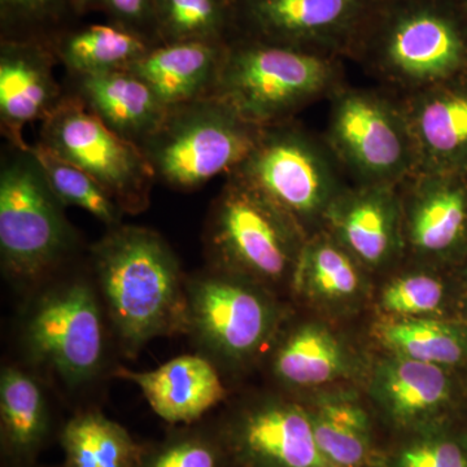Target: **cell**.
I'll use <instances>...</instances> for the list:
<instances>
[{"label":"cell","mask_w":467,"mask_h":467,"mask_svg":"<svg viewBox=\"0 0 467 467\" xmlns=\"http://www.w3.org/2000/svg\"><path fill=\"white\" fill-rule=\"evenodd\" d=\"M36 143L91 175L125 214L149 208L155 173L138 144L119 137L67 91L47 119Z\"/></svg>","instance_id":"30bf717a"},{"label":"cell","mask_w":467,"mask_h":467,"mask_svg":"<svg viewBox=\"0 0 467 467\" xmlns=\"http://www.w3.org/2000/svg\"><path fill=\"white\" fill-rule=\"evenodd\" d=\"M352 355L342 340L319 324L292 328L275 347L272 370L288 389H317L348 377Z\"/></svg>","instance_id":"44dd1931"},{"label":"cell","mask_w":467,"mask_h":467,"mask_svg":"<svg viewBox=\"0 0 467 467\" xmlns=\"http://www.w3.org/2000/svg\"><path fill=\"white\" fill-rule=\"evenodd\" d=\"M85 14V0H0V33L2 38L50 39Z\"/></svg>","instance_id":"4dcf8cb0"},{"label":"cell","mask_w":467,"mask_h":467,"mask_svg":"<svg viewBox=\"0 0 467 467\" xmlns=\"http://www.w3.org/2000/svg\"><path fill=\"white\" fill-rule=\"evenodd\" d=\"M453 2L456 3L457 7L460 8V11L462 12L463 16L467 20V0H453Z\"/></svg>","instance_id":"d590c367"},{"label":"cell","mask_w":467,"mask_h":467,"mask_svg":"<svg viewBox=\"0 0 467 467\" xmlns=\"http://www.w3.org/2000/svg\"><path fill=\"white\" fill-rule=\"evenodd\" d=\"M113 376L134 383L169 423H192L226 398L216 367L204 356H180L149 371L117 368Z\"/></svg>","instance_id":"e0dca14e"},{"label":"cell","mask_w":467,"mask_h":467,"mask_svg":"<svg viewBox=\"0 0 467 467\" xmlns=\"http://www.w3.org/2000/svg\"><path fill=\"white\" fill-rule=\"evenodd\" d=\"M347 60L409 97L467 76V20L453 0H382Z\"/></svg>","instance_id":"7a4b0ae2"},{"label":"cell","mask_w":467,"mask_h":467,"mask_svg":"<svg viewBox=\"0 0 467 467\" xmlns=\"http://www.w3.org/2000/svg\"><path fill=\"white\" fill-rule=\"evenodd\" d=\"M337 239L368 272H379L405 259L399 186L347 184L325 220Z\"/></svg>","instance_id":"5bb4252c"},{"label":"cell","mask_w":467,"mask_h":467,"mask_svg":"<svg viewBox=\"0 0 467 467\" xmlns=\"http://www.w3.org/2000/svg\"><path fill=\"white\" fill-rule=\"evenodd\" d=\"M306 239L265 193L234 173L212 202L202 235L209 267L267 290L291 284Z\"/></svg>","instance_id":"277c9868"},{"label":"cell","mask_w":467,"mask_h":467,"mask_svg":"<svg viewBox=\"0 0 467 467\" xmlns=\"http://www.w3.org/2000/svg\"><path fill=\"white\" fill-rule=\"evenodd\" d=\"M243 451L265 467H330L313 430L308 410L284 401L264 402L243 417Z\"/></svg>","instance_id":"d6986e66"},{"label":"cell","mask_w":467,"mask_h":467,"mask_svg":"<svg viewBox=\"0 0 467 467\" xmlns=\"http://www.w3.org/2000/svg\"><path fill=\"white\" fill-rule=\"evenodd\" d=\"M69 77L128 69L158 43L116 24L72 26L48 39Z\"/></svg>","instance_id":"603a6c76"},{"label":"cell","mask_w":467,"mask_h":467,"mask_svg":"<svg viewBox=\"0 0 467 467\" xmlns=\"http://www.w3.org/2000/svg\"><path fill=\"white\" fill-rule=\"evenodd\" d=\"M64 208L30 144H7L0 161V259L9 279L39 284L73 254L78 235Z\"/></svg>","instance_id":"5b68a950"},{"label":"cell","mask_w":467,"mask_h":467,"mask_svg":"<svg viewBox=\"0 0 467 467\" xmlns=\"http://www.w3.org/2000/svg\"><path fill=\"white\" fill-rule=\"evenodd\" d=\"M260 130L211 95L169 107L140 150L156 182L175 192H192L212 178L235 171L254 149Z\"/></svg>","instance_id":"8992f818"},{"label":"cell","mask_w":467,"mask_h":467,"mask_svg":"<svg viewBox=\"0 0 467 467\" xmlns=\"http://www.w3.org/2000/svg\"><path fill=\"white\" fill-rule=\"evenodd\" d=\"M410 261L414 266L393 276L380 295V306L391 317H429L444 300L441 279L430 265Z\"/></svg>","instance_id":"1f68e13d"},{"label":"cell","mask_w":467,"mask_h":467,"mask_svg":"<svg viewBox=\"0 0 467 467\" xmlns=\"http://www.w3.org/2000/svg\"><path fill=\"white\" fill-rule=\"evenodd\" d=\"M328 103L324 140L355 183L399 186L416 173V143L400 97L346 84Z\"/></svg>","instance_id":"ba28073f"},{"label":"cell","mask_w":467,"mask_h":467,"mask_svg":"<svg viewBox=\"0 0 467 467\" xmlns=\"http://www.w3.org/2000/svg\"><path fill=\"white\" fill-rule=\"evenodd\" d=\"M444 368L391 355L378 362L371 396L399 422H413L435 413L450 399Z\"/></svg>","instance_id":"7402d4cb"},{"label":"cell","mask_w":467,"mask_h":467,"mask_svg":"<svg viewBox=\"0 0 467 467\" xmlns=\"http://www.w3.org/2000/svg\"><path fill=\"white\" fill-rule=\"evenodd\" d=\"M186 333L232 367L256 358L281 324V308L267 288L212 267L186 279Z\"/></svg>","instance_id":"9c48e42d"},{"label":"cell","mask_w":467,"mask_h":467,"mask_svg":"<svg viewBox=\"0 0 467 467\" xmlns=\"http://www.w3.org/2000/svg\"><path fill=\"white\" fill-rule=\"evenodd\" d=\"M86 14L101 12L109 23L159 43L156 36V0H85Z\"/></svg>","instance_id":"d6a6232c"},{"label":"cell","mask_w":467,"mask_h":467,"mask_svg":"<svg viewBox=\"0 0 467 467\" xmlns=\"http://www.w3.org/2000/svg\"><path fill=\"white\" fill-rule=\"evenodd\" d=\"M104 312L129 353L186 333V276L168 242L147 227L119 225L90 252Z\"/></svg>","instance_id":"6da1fadb"},{"label":"cell","mask_w":467,"mask_h":467,"mask_svg":"<svg viewBox=\"0 0 467 467\" xmlns=\"http://www.w3.org/2000/svg\"><path fill=\"white\" fill-rule=\"evenodd\" d=\"M57 63L48 39H0V130L9 146L27 149L26 126L47 119L67 97Z\"/></svg>","instance_id":"9a60e30c"},{"label":"cell","mask_w":467,"mask_h":467,"mask_svg":"<svg viewBox=\"0 0 467 467\" xmlns=\"http://www.w3.org/2000/svg\"><path fill=\"white\" fill-rule=\"evenodd\" d=\"M147 467H218V459L208 442L186 439L159 451Z\"/></svg>","instance_id":"e575fe53"},{"label":"cell","mask_w":467,"mask_h":467,"mask_svg":"<svg viewBox=\"0 0 467 467\" xmlns=\"http://www.w3.org/2000/svg\"><path fill=\"white\" fill-rule=\"evenodd\" d=\"M401 99L418 171L467 173V76Z\"/></svg>","instance_id":"2e32d148"},{"label":"cell","mask_w":467,"mask_h":467,"mask_svg":"<svg viewBox=\"0 0 467 467\" xmlns=\"http://www.w3.org/2000/svg\"><path fill=\"white\" fill-rule=\"evenodd\" d=\"M343 85V58L236 36L227 43L212 95L265 128L296 119Z\"/></svg>","instance_id":"3957f363"},{"label":"cell","mask_w":467,"mask_h":467,"mask_svg":"<svg viewBox=\"0 0 467 467\" xmlns=\"http://www.w3.org/2000/svg\"><path fill=\"white\" fill-rule=\"evenodd\" d=\"M3 436L15 451H32L47 426V402L36 378L23 368L7 367L0 376Z\"/></svg>","instance_id":"f1b7e54d"},{"label":"cell","mask_w":467,"mask_h":467,"mask_svg":"<svg viewBox=\"0 0 467 467\" xmlns=\"http://www.w3.org/2000/svg\"><path fill=\"white\" fill-rule=\"evenodd\" d=\"M69 78V94L81 100L110 130L140 147L167 115L169 107L130 70Z\"/></svg>","instance_id":"ac0fdd59"},{"label":"cell","mask_w":467,"mask_h":467,"mask_svg":"<svg viewBox=\"0 0 467 467\" xmlns=\"http://www.w3.org/2000/svg\"><path fill=\"white\" fill-rule=\"evenodd\" d=\"M405 259L432 265L467 236V173L417 171L399 184Z\"/></svg>","instance_id":"4fadbf2b"},{"label":"cell","mask_w":467,"mask_h":467,"mask_svg":"<svg viewBox=\"0 0 467 467\" xmlns=\"http://www.w3.org/2000/svg\"><path fill=\"white\" fill-rule=\"evenodd\" d=\"M399 467H467V459L454 442L432 441L407 448Z\"/></svg>","instance_id":"836d02e7"},{"label":"cell","mask_w":467,"mask_h":467,"mask_svg":"<svg viewBox=\"0 0 467 467\" xmlns=\"http://www.w3.org/2000/svg\"><path fill=\"white\" fill-rule=\"evenodd\" d=\"M159 43H229L236 36L235 0H156Z\"/></svg>","instance_id":"4316f807"},{"label":"cell","mask_w":467,"mask_h":467,"mask_svg":"<svg viewBox=\"0 0 467 467\" xmlns=\"http://www.w3.org/2000/svg\"><path fill=\"white\" fill-rule=\"evenodd\" d=\"M367 273L330 233L321 230L306 239L291 285L316 303L343 306L361 296Z\"/></svg>","instance_id":"cb8c5ba5"},{"label":"cell","mask_w":467,"mask_h":467,"mask_svg":"<svg viewBox=\"0 0 467 467\" xmlns=\"http://www.w3.org/2000/svg\"><path fill=\"white\" fill-rule=\"evenodd\" d=\"M376 334L391 355L441 368L459 364L466 355L463 335L431 317H389L377 326Z\"/></svg>","instance_id":"484cf974"},{"label":"cell","mask_w":467,"mask_h":467,"mask_svg":"<svg viewBox=\"0 0 467 467\" xmlns=\"http://www.w3.org/2000/svg\"><path fill=\"white\" fill-rule=\"evenodd\" d=\"M232 173L265 193L306 238L324 230L328 209L347 187L324 137L296 119L261 128L254 149Z\"/></svg>","instance_id":"52a82bcc"},{"label":"cell","mask_w":467,"mask_h":467,"mask_svg":"<svg viewBox=\"0 0 467 467\" xmlns=\"http://www.w3.org/2000/svg\"><path fill=\"white\" fill-rule=\"evenodd\" d=\"M30 149L64 207L84 209L109 229L121 225L125 212L97 180L39 143L30 144Z\"/></svg>","instance_id":"f546056e"},{"label":"cell","mask_w":467,"mask_h":467,"mask_svg":"<svg viewBox=\"0 0 467 467\" xmlns=\"http://www.w3.org/2000/svg\"><path fill=\"white\" fill-rule=\"evenodd\" d=\"M227 43H158L128 70L142 78L165 106L211 97Z\"/></svg>","instance_id":"ffe728a7"},{"label":"cell","mask_w":467,"mask_h":467,"mask_svg":"<svg viewBox=\"0 0 467 467\" xmlns=\"http://www.w3.org/2000/svg\"><path fill=\"white\" fill-rule=\"evenodd\" d=\"M86 279L51 288L34 303L24 325V344L34 361L67 386L90 382L104 359L103 304Z\"/></svg>","instance_id":"8fae6325"},{"label":"cell","mask_w":467,"mask_h":467,"mask_svg":"<svg viewBox=\"0 0 467 467\" xmlns=\"http://www.w3.org/2000/svg\"><path fill=\"white\" fill-rule=\"evenodd\" d=\"M67 467H133L138 448L124 427L99 411H85L63 431Z\"/></svg>","instance_id":"83f0119b"},{"label":"cell","mask_w":467,"mask_h":467,"mask_svg":"<svg viewBox=\"0 0 467 467\" xmlns=\"http://www.w3.org/2000/svg\"><path fill=\"white\" fill-rule=\"evenodd\" d=\"M316 441L330 467H362L370 451V423L349 392L321 396L309 411Z\"/></svg>","instance_id":"d4e9b609"},{"label":"cell","mask_w":467,"mask_h":467,"mask_svg":"<svg viewBox=\"0 0 467 467\" xmlns=\"http://www.w3.org/2000/svg\"><path fill=\"white\" fill-rule=\"evenodd\" d=\"M380 2L235 0L236 36L347 60Z\"/></svg>","instance_id":"7c38bea8"}]
</instances>
